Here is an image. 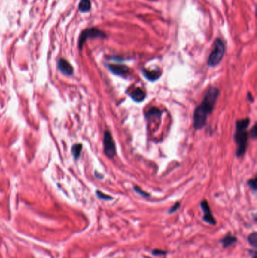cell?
<instances>
[{"label":"cell","instance_id":"cell-2","mask_svg":"<svg viewBox=\"0 0 257 258\" xmlns=\"http://www.w3.org/2000/svg\"><path fill=\"white\" fill-rule=\"evenodd\" d=\"M250 119L245 118V119L237 120L235 123L234 141L237 145L236 156L238 158L244 156L246 153L249 137L247 129L250 125Z\"/></svg>","mask_w":257,"mask_h":258},{"label":"cell","instance_id":"cell-4","mask_svg":"<svg viewBox=\"0 0 257 258\" xmlns=\"http://www.w3.org/2000/svg\"><path fill=\"white\" fill-rule=\"evenodd\" d=\"M95 38L106 39L107 36L104 32L97 29V28H89V29H86L84 31H82L79 37V48L80 50L82 48L84 43L86 42L88 39H95Z\"/></svg>","mask_w":257,"mask_h":258},{"label":"cell","instance_id":"cell-1","mask_svg":"<svg viewBox=\"0 0 257 258\" xmlns=\"http://www.w3.org/2000/svg\"><path fill=\"white\" fill-rule=\"evenodd\" d=\"M220 90L214 86H210L206 91L201 103L196 106L193 113V128L196 131L202 129L207 123L209 115L215 107Z\"/></svg>","mask_w":257,"mask_h":258},{"label":"cell","instance_id":"cell-7","mask_svg":"<svg viewBox=\"0 0 257 258\" xmlns=\"http://www.w3.org/2000/svg\"><path fill=\"white\" fill-rule=\"evenodd\" d=\"M107 68L115 75L127 78L130 75V70L127 66L122 64H107Z\"/></svg>","mask_w":257,"mask_h":258},{"label":"cell","instance_id":"cell-3","mask_svg":"<svg viewBox=\"0 0 257 258\" xmlns=\"http://www.w3.org/2000/svg\"><path fill=\"white\" fill-rule=\"evenodd\" d=\"M225 53V45L220 38L214 41L213 48L207 59V65L210 67H215L220 64Z\"/></svg>","mask_w":257,"mask_h":258},{"label":"cell","instance_id":"cell-18","mask_svg":"<svg viewBox=\"0 0 257 258\" xmlns=\"http://www.w3.org/2000/svg\"><path fill=\"white\" fill-rule=\"evenodd\" d=\"M247 184L253 191H256V177L253 179H250L247 182Z\"/></svg>","mask_w":257,"mask_h":258},{"label":"cell","instance_id":"cell-8","mask_svg":"<svg viewBox=\"0 0 257 258\" xmlns=\"http://www.w3.org/2000/svg\"><path fill=\"white\" fill-rule=\"evenodd\" d=\"M142 73L143 76L147 80L150 82L157 81L161 76V72L159 69L156 70H148V69H143Z\"/></svg>","mask_w":257,"mask_h":258},{"label":"cell","instance_id":"cell-5","mask_svg":"<svg viewBox=\"0 0 257 258\" xmlns=\"http://www.w3.org/2000/svg\"><path fill=\"white\" fill-rule=\"evenodd\" d=\"M103 149L104 153L109 159H113L116 155L115 143L110 131H106L103 134Z\"/></svg>","mask_w":257,"mask_h":258},{"label":"cell","instance_id":"cell-16","mask_svg":"<svg viewBox=\"0 0 257 258\" xmlns=\"http://www.w3.org/2000/svg\"><path fill=\"white\" fill-rule=\"evenodd\" d=\"M133 190H134L136 193L139 194L140 195L143 196V198H149V197L150 196V194L146 193L144 190H143L142 189L138 187V186H134V187H133Z\"/></svg>","mask_w":257,"mask_h":258},{"label":"cell","instance_id":"cell-9","mask_svg":"<svg viewBox=\"0 0 257 258\" xmlns=\"http://www.w3.org/2000/svg\"><path fill=\"white\" fill-rule=\"evenodd\" d=\"M57 67L60 71L64 75H71L73 73V68L71 64L65 59L60 58L57 63Z\"/></svg>","mask_w":257,"mask_h":258},{"label":"cell","instance_id":"cell-15","mask_svg":"<svg viewBox=\"0 0 257 258\" xmlns=\"http://www.w3.org/2000/svg\"><path fill=\"white\" fill-rule=\"evenodd\" d=\"M248 241L250 243V245L252 247H253L254 248H257V233L256 232H253V233H250L248 236Z\"/></svg>","mask_w":257,"mask_h":258},{"label":"cell","instance_id":"cell-24","mask_svg":"<svg viewBox=\"0 0 257 258\" xmlns=\"http://www.w3.org/2000/svg\"><path fill=\"white\" fill-rule=\"evenodd\" d=\"M151 1H156V0H151Z\"/></svg>","mask_w":257,"mask_h":258},{"label":"cell","instance_id":"cell-14","mask_svg":"<svg viewBox=\"0 0 257 258\" xmlns=\"http://www.w3.org/2000/svg\"><path fill=\"white\" fill-rule=\"evenodd\" d=\"M82 149V144H76L75 145L72 146V153L74 159H78L81 155V152Z\"/></svg>","mask_w":257,"mask_h":258},{"label":"cell","instance_id":"cell-17","mask_svg":"<svg viewBox=\"0 0 257 258\" xmlns=\"http://www.w3.org/2000/svg\"><path fill=\"white\" fill-rule=\"evenodd\" d=\"M96 194H97V196H98L100 199L106 200V201H109V200L113 199V197L110 196V195H106V194L103 193V192L100 191V190H97Z\"/></svg>","mask_w":257,"mask_h":258},{"label":"cell","instance_id":"cell-10","mask_svg":"<svg viewBox=\"0 0 257 258\" xmlns=\"http://www.w3.org/2000/svg\"><path fill=\"white\" fill-rule=\"evenodd\" d=\"M129 96L133 101L136 102V103H141L145 100L146 94L142 88L137 87L129 93Z\"/></svg>","mask_w":257,"mask_h":258},{"label":"cell","instance_id":"cell-12","mask_svg":"<svg viewBox=\"0 0 257 258\" xmlns=\"http://www.w3.org/2000/svg\"><path fill=\"white\" fill-rule=\"evenodd\" d=\"M161 116V112L156 107H152L148 110L147 112L145 113V116L146 119H151L152 117L160 118Z\"/></svg>","mask_w":257,"mask_h":258},{"label":"cell","instance_id":"cell-19","mask_svg":"<svg viewBox=\"0 0 257 258\" xmlns=\"http://www.w3.org/2000/svg\"><path fill=\"white\" fill-rule=\"evenodd\" d=\"M152 254L155 256L165 255V254H167V251H163V250L161 249H154L152 251Z\"/></svg>","mask_w":257,"mask_h":258},{"label":"cell","instance_id":"cell-23","mask_svg":"<svg viewBox=\"0 0 257 258\" xmlns=\"http://www.w3.org/2000/svg\"><path fill=\"white\" fill-rule=\"evenodd\" d=\"M250 255L253 256V258H256V251L254 250V251H250Z\"/></svg>","mask_w":257,"mask_h":258},{"label":"cell","instance_id":"cell-6","mask_svg":"<svg viewBox=\"0 0 257 258\" xmlns=\"http://www.w3.org/2000/svg\"><path fill=\"white\" fill-rule=\"evenodd\" d=\"M200 205L204 213L203 221L206 222V223H209V224L212 225V226H215V225L217 224V221H216L215 218H213V214H212L211 209H210V205H209L207 200H202V201L201 202Z\"/></svg>","mask_w":257,"mask_h":258},{"label":"cell","instance_id":"cell-11","mask_svg":"<svg viewBox=\"0 0 257 258\" xmlns=\"http://www.w3.org/2000/svg\"><path fill=\"white\" fill-rule=\"evenodd\" d=\"M238 241V239H237L236 236H233V235L231 234L230 233H228V234L225 235L222 239H220V243H222V246H223L224 248H228L229 246L232 245L235 243L237 242Z\"/></svg>","mask_w":257,"mask_h":258},{"label":"cell","instance_id":"cell-20","mask_svg":"<svg viewBox=\"0 0 257 258\" xmlns=\"http://www.w3.org/2000/svg\"><path fill=\"white\" fill-rule=\"evenodd\" d=\"M179 207H180V202H176L171 208H170L168 211V214H173L174 213V212H176L179 209Z\"/></svg>","mask_w":257,"mask_h":258},{"label":"cell","instance_id":"cell-21","mask_svg":"<svg viewBox=\"0 0 257 258\" xmlns=\"http://www.w3.org/2000/svg\"><path fill=\"white\" fill-rule=\"evenodd\" d=\"M250 137L253 139H256L257 136V129H256V125H254V126L253 127V129H251V131H250Z\"/></svg>","mask_w":257,"mask_h":258},{"label":"cell","instance_id":"cell-22","mask_svg":"<svg viewBox=\"0 0 257 258\" xmlns=\"http://www.w3.org/2000/svg\"><path fill=\"white\" fill-rule=\"evenodd\" d=\"M247 99L248 101L251 102V103H253V101H254V98H253V95H252V94L250 92H248L247 94Z\"/></svg>","mask_w":257,"mask_h":258},{"label":"cell","instance_id":"cell-13","mask_svg":"<svg viewBox=\"0 0 257 258\" xmlns=\"http://www.w3.org/2000/svg\"><path fill=\"white\" fill-rule=\"evenodd\" d=\"M91 5L90 0H81L79 4V9L82 12H88L90 10Z\"/></svg>","mask_w":257,"mask_h":258}]
</instances>
